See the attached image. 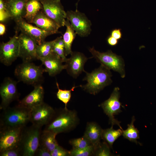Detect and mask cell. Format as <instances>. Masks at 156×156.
Instances as JSON below:
<instances>
[{
  "label": "cell",
  "instance_id": "6da1fadb",
  "mask_svg": "<svg viewBox=\"0 0 156 156\" xmlns=\"http://www.w3.org/2000/svg\"><path fill=\"white\" fill-rule=\"evenodd\" d=\"M79 122V119L75 111L64 108L55 110L54 115L45 125L44 130L52 131L57 135L73 129Z\"/></svg>",
  "mask_w": 156,
  "mask_h": 156
},
{
  "label": "cell",
  "instance_id": "7a4b0ae2",
  "mask_svg": "<svg viewBox=\"0 0 156 156\" xmlns=\"http://www.w3.org/2000/svg\"><path fill=\"white\" fill-rule=\"evenodd\" d=\"M85 73L86 75L83 80L87 83L81 87L91 94H97L112 82L110 70L102 65L91 73Z\"/></svg>",
  "mask_w": 156,
  "mask_h": 156
},
{
  "label": "cell",
  "instance_id": "3957f363",
  "mask_svg": "<svg viewBox=\"0 0 156 156\" xmlns=\"http://www.w3.org/2000/svg\"><path fill=\"white\" fill-rule=\"evenodd\" d=\"M41 128L33 124L23 128L18 146L21 156H35L39 145Z\"/></svg>",
  "mask_w": 156,
  "mask_h": 156
},
{
  "label": "cell",
  "instance_id": "277c9868",
  "mask_svg": "<svg viewBox=\"0 0 156 156\" xmlns=\"http://www.w3.org/2000/svg\"><path fill=\"white\" fill-rule=\"evenodd\" d=\"M30 109L18 105L3 110L0 116V127H23L30 121Z\"/></svg>",
  "mask_w": 156,
  "mask_h": 156
},
{
  "label": "cell",
  "instance_id": "5b68a950",
  "mask_svg": "<svg viewBox=\"0 0 156 156\" xmlns=\"http://www.w3.org/2000/svg\"><path fill=\"white\" fill-rule=\"evenodd\" d=\"M44 69L32 62H23L16 67L15 75L19 81L33 86L40 84L43 79Z\"/></svg>",
  "mask_w": 156,
  "mask_h": 156
},
{
  "label": "cell",
  "instance_id": "8992f818",
  "mask_svg": "<svg viewBox=\"0 0 156 156\" xmlns=\"http://www.w3.org/2000/svg\"><path fill=\"white\" fill-rule=\"evenodd\" d=\"M89 50L97 61L101 65L109 69L118 73L121 77L125 76L124 60L120 56L113 53L111 50L105 52H101L94 47L90 48Z\"/></svg>",
  "mask_w": 156,
  "mask_h": 156
},
{
  "label": "cell",
  "instance_id": "52a82bcc",
  "mask_svg": "<svg viewBox=\"0 0 156 156\" xmlns=\"http://www.w3.org/2000/svg\"><path fill=\"white\" fill-rule=\"evenodd\" d=\"M66 17L79 36L85 37L90 34L92 31V23L84 13L77 9L69 10L66 12Z\"/></svg>",
  "mask_w": 156,
  "mask_h": 156
},
{
  "label": "cell",
  "instance_id": "ba28073f",
  "mask_svg": "<svg viewBox=\"0 0 156 156\" xmlns=\"http://www.w3.org/2000/svg\"><path fill=\"white\" fill-rule=\"evenodd\" d=\"M118 87H115L109 97L99 105L103 110L104 112L109 118V122L112 126L118 125L123 130L120 125V122L115 118L114 116L122 112L121 107L122 106L119 101L120 92Z\"/></svg>",
  "mask_w": 156,
  "mask_h": 156
},
{
  "label": "cell",
  "instance_id": "9c48e42d",
  "mask_svg": "<svg viewBox=\"0 0 156 156\" xmlns=\"http://www.w3.org/2000/svg\"><path fill=\"white\" fill-rule=\"evenodd\" d=\"M19 55L18 36L17 33L6 42H2L0 46V61L5 66L12 64Z\"/></svg>",
  "mask_w": 156,
  "mask_h": 156
},
{
  "label": "cell",
  "instance_id": "30bf717a",
  "mask_svg": "<svg viewBox=\"0 0 156 156\" xmlns=\"http://www.w3.org/2000/svg\"><path fill=\"white\" fill-rule=\"evenodd\" d=\"M23 127H0V152L8 149L18 147Z\"/></svg>",
  "mask_w": 156,
  "mask_h": 156
},
{
  "label": "cell",
  "instance_id": "8fae6325",
  "mask_svg": "<svg viewBox=\"0 0 156 156\" xmlns=\"http://www.w3.org/2000/svg\"><path fill=\"white\" fill-rule=\"evenodd\" d=\"M17 82L9 77L5 78L0 87L1 102L0 109H5L13 101L17 100L20 94L17 87Z\"/></svg>",
  "mask_w": 156,
  "mask_h": 156
},
{
  "label": "cell",
  "instance_id": "7c38bea8",
  "mask_svg": "<svg viewBox=\"0 0 156 156\" xmlns=\"http://www.w3.org/2000/svg\"><path fill=\"white\" fill-rule=\"evenodd\" d=\"M46 14L56 22L60 27L65 26L66 12L60 1L56 0H39Z\"/></svg>",
  "mask_w": 156,
  "mask_h": 156
},
{
  "label": "cell",
  "instance_id": "4fadbf2b",
  "mask_svg": "<svg viewBox=\"0 0 156 156\" xmlns=\"http://www.w3.org/2000/svg\"><path fill=\"white\" fill-rule=\"evenodd\" d=\"M55 110L44 102L30 109V121L32 124L42 127L50 121Z\"/></svg>",
  "mask_w": 156,
  "mask_h": 156
},
{
  "label": "cell",
  "instance_id": "5bb4252c",
  "mask_svg": "<svg viewBox=\"0 0 156 156\" xmlns=\"http://www.w3.org/2000/svg\"><path fill=\"white\" fill-rule=\"evenodd\" d=\"M19 55L23 62H32L38 60L36 54L38 44L33 39L21 32L18 36Z\"/></svg>",
  "mask_w": 156,
  "mask_h": 156
},
{
  "label": "cell",
  "instance_id": "9a60e30c",
  "mask_svg": "<svg viewBox=\"0 0 156 156\" xmlns=\"http://www.w3.org/2000/svg\"><path fill=\"white\" fill-rule=\"evenodd\" d=\"M70 58L65 62L66 69L68 73L76 78L83 72H86L84 67L88 58L82 53L72 52Z\"/></svg>",
  "mask_w": 156,
  "mask_h": 156
},
{
  "label": "cell",
  "instance_id": "2e32d148",
  "mask_svg": "<svg viewBox=\"0 0 156 156\" xmlns=\"http://www.w3.org/2000/svg\"><path fill=\"white\" fill-rule=\"evenodd\" d=\"M18 29L21 31L34 40L38 44L44 41L48 36L53 34L28 23L24 19L16 23Z\"/></svg>",
  "mask_w": 156,
  "mask_h": 156
},
{
  "label": "cell",
  "instance_id": "e0dca14e",
  "mask_svg": "<svg viewBox=\"0 0 156 156\" xmlns=\"http://www.w3.org/2000/svg\"><path fill=\"white\" fill-rule=\"evenodd\" d=\"M45 67L44 71L50 76L53 77L65 69V64L63 65L62 59L53 52L48 56L39 59Z\"/></svg>",
  "mask_w": 156,
  "mask_h": 156
},
{
  "label": "cell",
  "instance_id": "ac0fdd59",
  "mask_svg": "<svg viewBox=\"0 0 156 156\" xmlns=\"http://www.w3.org/2000/svg\"><path fill=\"white\" fill-rule=\"evenodd\" d=\"M34 86V90L19 102L18 105L31 109L44 102L43 88L41 84Z\"/></svg>",
  "mask_w": 156,
  "mask_h": 156
},
{
  "label": "cell",
  "instance_id": "d6986e66",
  "mask_svg": "<svg viewBox=\"0 0 156 156\" xmlns=\"http://www.w3.org/2000/svg\"><path fill=\"white\" fill-rule=\"evenodd\" d=\"M27 0H10L5 1L7 12L10 18L16 23L23 19L26 13Z\"/></svg>",
  "mask_w": 156,
  "mask_h": 156
},
{
  "label": "cell",
  "instance_id": "ffe728a7",
  "mask_svg": "<svg viewBox=\"0 0 156 156\" xmlns=\"http://www.w3.org/2000/svg\"><path fill=\"white\" fill-rule=\"evenodd\" d=\"M41 29L53 34L60 33V26L51 18L47 16L43 10L39 12L33 20L32 23Z\"/></svg>",
  "mask_w": 156,
  "mask_h": 156
},
{
  "label": "cell",
  "instance_id": "44dd1931",
  "mask_svg": "<svg viewBox=\"0 0 156 156\" xmlns=\"http://www.w3.org/2000/svg\"><path fill=\"white\" fill-rule=\"evenodd\" d=\"M103 129L97 123L94 122H88L83 136L94 146L100 142Z\"/></svg>",
  "mask_w": 156,
  "mask_h": 156
},
{
  "label": "cell",
  "instance_id": "7402d4cb",
  "mask_svg": "<svg viewBox=\"0 0 156 156\" xmlns=\"http://www.w3.org/2000/svg\"><path fill=\"white\" fill-rule=\"evenodd\" d=\"M65 26L66 29L63 35L62 38L65 45V53L66 56L70 54L73 52L71 49L72 44L77 34L73 28L69 21L66 20Z\"/></svg>",
  "mask_w": 156,
  "mask_h": 156
},
{
  "label": "cell",
  "instance_id": "603a6c76",
  "mask_svg": "<svg viewBox=\"0 0 156 156\" xmlns=\"http://www.w3.org/2000/svg\"><path fill=\"white\" fill-rule=\"evenodd\" d=\"M26 13L24 18L27 22L31 23L35 16L43 10V6L39 0H27L26 3Z\"/></svg>",
  "mask_w": 156,
  "mask_h": 156
},
{
  "label": "cell",
  "instance_id": "cb8c5ba5",
  "mask_svg": "<svg viewBox=\"0 0 156 156\" xmlns=\"http://www.w3.org/2000/svg\"><path fill=\"white\" fill-rule=\"evenodd\" d=\"M56 135L52 131L44 130L40 134L39 144L46 147L51 152L58 144L55 138Z\"/></svg>",
  "mask_w": 156,
  "mask_h": 156
},
{
  "label": "cell",
  "instance_id": "d4e9b609",
  "mask_svg": "<svg viewBox=\"0 0 156 156\" xmlns=\"http://www.w3.org/2000/svg\"><path fill=\"white\" fill-rule=\"evenodd\" d=\"M120 128L115 130L112 126L110 128L103 129L102 138L112 148L114 142L120 136L122 135V130Z\"/></svg>",
  "mask_w": 156,
  "mask_h": 156
},
{
  "label": "cell",
  "instance_id": "484cf974",
  "mask_svg": "<svg viewBox=\"0 0 156 156\" xmlns=\"http://www.w3.org/2000/svg\"><path fill=\"white\" fill-rule=\"evenodd\" d=\"M135 120V117L133 116L130 124L127 125V129L125 130H122V135L124 138L129 141L141 145V144L139 143L137 140L139 138V132L134 125Z\"/></svg>",
  "mask_w": 156,
  "mask_h": 156
},
{
  "label": "cell",
  "instance_id": "4316f807",
  "mask_svg": "<svg viewBox=\"0 0 156 156\" xmlns=\"http://www.w3.org/2000/svg\"><path fill=\"white\" fill-rule=\"evenodd\" d=\"M55 40L50 41H44L41 44H38L36 48V54L38 60L46 57L53 52Z\"/></svg>",
  "mask_w": 156,
  "mask_h": 156
},
{
  "label": "cell",
  "instance_id": "83f0119b",
  "mask_svg": "<svg viewBox=\"0 0 156 156\" xmlns=\"http://www.w3.org/2000/svg\"><path fill=\"white\" fill-rule=\"evenodd\" d=\"M53 51L59 56L62 60L63 62H65L67 58L65 55V45L62 36L58 37L55 39Z\"/></svg>",
  "mask_w": 156,
  "mask_h": 156
},
{
  "label": "cell",
  "instance_id": "f1b7e54d",
  "mask_svg": "<svg viewBox=\"0 0 156 156\" xmlns=\"http://www.w3.org/2000/svg\"><path fill=\"white\" fill-rule=\"evenodd\" d=\"M56 85L58 88V91L56 96L58 99L62 102L65 104V108H67V105L71 98V92L76 87L78 86H73L70 90H62L60 89L58 83L57 82Z\"/></svg>",
  "mask_w": 156,
  "mask_h": 156
},
{
  "label": "cell",
  "instance_id": "f546056e",
  "mask_svg": "<svg viewBox=\"0 0 156 156\" xmlns=\"http://www.w3.org/2000/svg\"><path fill=\"white\" fill-rule=\"evenodd\" d=\"M110 147L105 141L100 142L95 146L93 155L96 156H110L112 154L110 150Z\"/></svg>",
  "mask_w": 156,
  "mask_h": 156
},
{
  "label": "cell",
  "instance_id": "4dcf8cb0",
  "mask_svg": "<svg viewBox=\"0 0 156 156\" xmlns=\"http://www.w3.org/2000/svg\"><path fill=\"white\" fill-rule=\"evenodd\" d=\"M69 143L73 148L78 149L86 148L93 145L83 136L81 138L71 139L69 141Z\"/></svg>",
  "mask_w": 156,
  "mask_h": 156
},
{
  "label": "cell",
  "instance_id": "1f68e13d",
  "mask_svg": "<svg viewBox=\"0 0 156 156\" xmlns=\"http://www.w3.org/2000/svg\"><path fill=\"white\" fill-rule=\"evenodd\" d=\"M95 146L91 145L83 149L73 148L69 151V156H89L93 155Z\"/></svg>",
  "mask_w": 156,
  "mask_h": 156
},
{
  "label": "cell",
  "instance_id": "d6a6232c",
  "mask_svg": "<svg viewBox=\"0 0 156 156\" xmlns=\"http://www.w3.org/2000/svg\"><path fill=\"white\" fill-rule=\"evenodd\" d=\"M10 18L6 8L5 1L0 0V21L2 23Z\"/></svg>",
  "mask_w": 156,
  "mask_h": 156
},
{
  "label": "cell",
  "instance_id": "836d02e7",
  "mask_svg": "<svg viewBox=\"0 0 156 156\" xmlns=\"http://www.w3.org/2000/svg\"><path fill=\"white\" fill-rule=\"evenodd\" d=\"M51 156H69V151L64 148L59 144L51 152Z\"/></svg>",
  "mask_w": 156,
  "mask_h": 156
},
{
  "label": "cell",
  "instance_id": "e575fe53",
  "mask_svg": "<svg viewBox=\"0 0 156 156\" xmlns=\"http://www.w3.org/2000/svg\"><path fill=\"white\" fill-rule=\"evenodd\" d=\"M0 156H21L18 147L10 148L0 152Z\"/></svg>",
  "mask_w": 156,
  "mask_h": 156
},
{
  "label": "cell",
  "instance_id": "d590c367",
  "mask_svg": "<svg viewBox=\"0 0 156 156\" xmlns=\"http://www.w3.org/2000/svg\"><path fill=\"white\" fill-rule=\"evenodd\" d=\"M37 156H51L50 152L45 147L39 144L35 155Z\"/></svg>",
  "mask_w": 156,
  "mask_h": 156
},
{
  "label": "cell",
  "instance_id": "8d00e7d4",
  "mask_svg": "<svg viewBox=\"0 0 156 156\" xmlns=\"http://www.w3.org/2000/svg\"><path fill=\"white\" fill-rule=\"evenodd\" d=\"M110 35L118 40H120L122 36L121 29L119 28L113 29L111 31Z\"/></svg>",
  "mask_w": 156,
  "mask_h": 156
},
{
  "label": "cell",
  "instance_id": "74e56055",
  "mask_svg": "<svg viewBox=\"0 0 156 156\" xmlns=\"http://www.w3.org/2000/svg\"><path fill=\"white\" fill-rule=\"evenodd\" d=\"M107 40L108 44L112 46L116 45L118 42V40L111 35L108 37Z\"/></svg>",
  "mask_w": 156,
  "mask_h": 156
},
{
  "label": "cell",
  "instance_id": "f35d334b",
  "mask_svg": "<svg viewBox=\"0 0 156 156\" xmlns=\"http://www.w3.org/2000/svg\"><path fill=\"white\" fill-rule=\"evenodd\" d=\"M5 25L2 23L0 24V35L2 36L5 33Z\"/></svg>",
  "mask_w": 156,
  "mask_h": 156
},
{
  "label": "cell",
  "instance_id": "ab89813d",
  "mask_svg": "<svg viewBox=\"0 0 156 156\" xmlns=\"http://www.w3.org/2000/svg\"><path fill=\"white\" fill-rule=\"evenodd\" d=\"M80 0H78V1H77V3H76V6H77V8H76V9H77V5H78V2H79V1H80Z\"/></svg>",
  "mask_w": 156,
  "mask_h": 156
},
{
  "label": "cell",
  "instance_id": "60d3db41",
  "mask_svg": "<svg viewBox=\"0 0 156 156\" xmlns=\"http://www.w3.org/2000/svg\"><path fill=\"white\" fill-rule=\"evenodd\" d=\"M5 1H8L10 0H4Z\"/></svg>",
  "mask_w": 156,
  "mask_h": 156
},
{
  "label": "cell",
  "instance_id": "b9f144b4",
  "mask_svg": "<svg viewBox=\"0 0 156 156\" xmlns=\"http://www.w3.org/2000/svg\"><path fill=\"white\" fill-rule=\"evenodd\" d=\"M56 0L57 1H60V0Z\"/></svg>",
  "mask_w": 156,
  "mask_h": 156
}]
</instances>
